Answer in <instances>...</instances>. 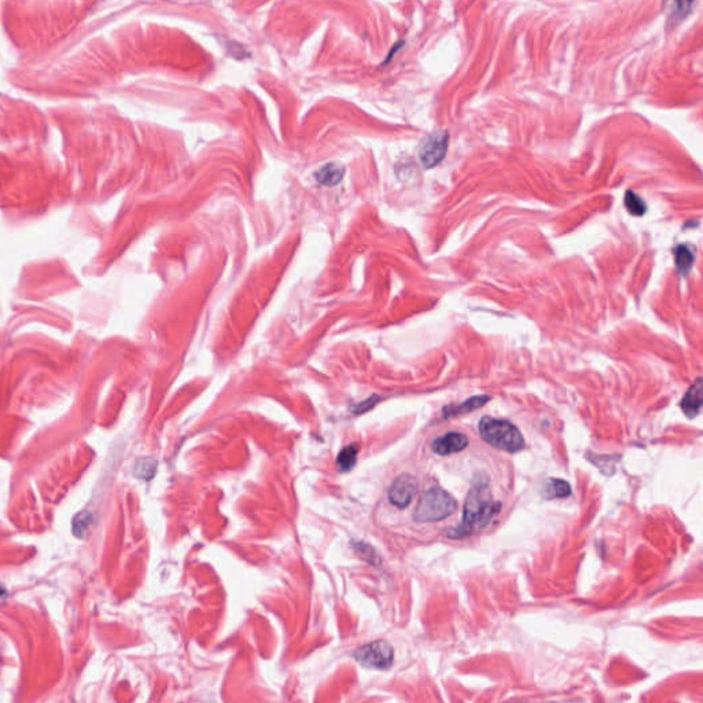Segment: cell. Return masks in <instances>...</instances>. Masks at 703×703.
<instances>
[{
	"mask_svg": "<svg viewBox=\"0 0 703 703\" xmlns=\"http://www.w3.org/2000/svg\"><path fill=\"white\" fill-rule=\"evenodd\" d=\"M501 508L500 503L492 499L489 481L485 475H478L470 487L465 501L463 519L458 527L447 532L451 538H463L482 529L494 514Z\"/></svg>",
	"mask_w": 703,
	"mask_h": 703,
	"instance_id": "cell-1",
	"label": "cell"
},
{
	"mask_svg": "<svg viewBox=\"0 0 703 703\" xmlns=\"http://www.w3.org/2000/svg\"><path fill=\"white\" fill-rule=\"evenodd\" d=\"M478 430L482 440L499 451L514 454L525 447L523 436L508 421L483 417L478 423Z\"/></svg>",
	"mask_w": 703,
	"mask_h": 703,
	"instance_id": "cell-2",
	"label": "cell"
},
{
	"mask_svg": "<svg viewBox=\"0 0 703 703\" xmlns=\"http://www.w3.org/2000/svg\"><path fill=\"white\" fill-rule=\"evenodd\" d=\"M458 508V501L440 486H433L425 492L415 508V521L439 522L452 515Z\"/></svg>",
	"mask_w": 703,
	"mask_h": 703,
	"instance_id": "cell-3",
	"label": "cell"
},
{
	"mask_svg": "<svg viewBox=\"0 0 703 703\" xmlns=\"http://www.w3.org/2000/svg\"><path fill=\"white\" fill-rule=\"evenodd\" d=\"M355 660L370 669L386 671L393 664V649L385 640H375L368 643L360 649H357L353 654Z\"/></svg>",
	"mask_w": 703,
	"mask_h": 703,
	"instance_id": "cell-4",
	"label": "cell"
},
{
	"mask_svg": "<svg viewBox=\"0 0 703 703\" xmlns=\"http://www.w3.org/2000/svg\"><path fill=\"white\" fill-rule=\"evenodd\" d=\"M450 135L445 131H437L428 135L419 145L418 156L426 169H432L443 162L447 156Z\"/></svg>",
	"mask_w": 703,
	"mask_h": 703,
	"instance_id": "cell-5",
	"label": "cell"
},
{
	"mask_svg": "<svg viewBox=\"0 0 703 703\" xmlns=\"http://www.w3.org/2000/svg\"><path fill=\"white\" fill-rule=\"evenodd\" d=\"M419 483L410 474L399 475L389 487V500L397 508H407L418 494Z\"/></svg>",
	"mask_w": 703,
	"mask_h": 703,
	"instance_id": "cell-6",
	"label": "cell"
},
{
	"mask_svg": "<svg viewBox=\"0 0 703 703\" xmlns=\"http://www.w3.org/2000/svg\"><path fill=\"white\" fill-rule=\"evenodd\" d=\"M469 439L465 434L457 433V432H450L444 436L437 437L432 443V450L437 455L448 457V455H454V454H459V452L465 451L469 447Z\"/></svg>",
	"mask_w": 703,
	"mask_h": 703,
	"instance_id": "cell-7",
	"label": "cell"
},
{
	"mask_svg": "<svg viewBox=\"0 0 703 703\" xmlns=\"http://www.w3.org/2000/svg\"><path fill=\"white\" fill-rule=\"evenodd\" d=\"M703 406V378H698L686 393L682 408L689 417H694Z\"/></svg>",
	"mask_w": 703,
	"mask_h": 703,
	"instance_id": "cell-8",
	"label": "cell"
},
{
	"mask_svg": "<svg viewBox=\"0 0 703 703\" xmlns=\"http://www.w3.org/2000/svg\"><path fill=\"white\" fill-rule=\"evenodd\" d=\"M345 176V167L338 162H330L322 167L316 174L315 178L320 185L333 187L337 186Z\"/></svg>",
	"mask_w": 703,
	"mask_h": 703,
	"instance_id": "cell-9",
	"label": "cell"
},
{
	"mask_svg": "<svg viewBox=\"0 0 703 703\" xmlns=\"http://www.w3.org/2000/svg\"><path fill=\"white\" fill-rule=\"evenodd\" d=\"M489 400H490L489 396H474V397L463 401L459 406H448V407H445L444 408V417L445 418H452V417H459V415L470 414V412L483 407Z\"/></svg>",
	"mask_w": 703,
	"mask_h": 703,
	"instance_id": "cell-10",
	"label": "cell"
},
{
	"mask_svg": "<svg viewBox=\"0 0 703 703\" xmlns=\"http://www.w3.org/2000/svg\"><path fill=\"white\" fill-rule=\"evenodd\" d=\"M359 457V445L352 444L344 448L337 458V468L342 472H348L356 466Z\"/></svg>",
	"mask_w": 703,
	"mask_h": 703,
	"instance_id": "cell-11",
	"label": "cell"
},
{
	"mask_svg": "<svg viewBox=\"0 0 703 703\" xmlns=\"http://www.w3.org/2000/svg\"><path fill=\"white\" fill-rule=\"evenodd\" d=\"M695 0H668L669 18L672 22L684 19L693 10Z\"/></svg>",
	"mask_w": 703,
	"mask_h": 703,
	"instance_id": "cell-12",
	"label": "cell"
},
{
	"mask_svg": "<svg viewBox=\"0 0 703 703\" xmlns=\"http://www.w3.org/2000/svg\"><path fill=\"white\" fill-rule=\"evenodd\" d=\"M353 548L356 551V554L366 562H368L370 565L373 566H377L379 567L382 565V559L379 556V554L375 551L374 547H371L370 544L364 543V541H355L353 543Z\"/></svg>",
	"mask_w": 703,
	"mask_h": 703,
	"instance_id": "cell-13",
	"label": "cell"
},
{
	"mask_svg": "<svg viewBox=\"0 0 703 703\" xmlns=\"http://www.w3.org/2000/svg\"><path fill=\"white\" fill-rule=\"evenodd\" d=\"M571 492L570 485L563 479L551 478L545 483V497H566Z\"/></svg>",
	"mask_w": 703,
	"mask_h": 703,
	"instance_id": "cell-14",
	"label": "cell"
},
{
	"mask_svg": "<svg viewBox=\"0 0 703 703\" xmlns=\"http://www.w3.org/2000/svg\"><path fill=\"white\" fill-rule=\"evenodd\" d=\"M92 526V514L88 511L80 512L73 519V533L74 536L83 537L88 533V527Z\"/></svg>",
	"mask_w": 703,
	"mask_h": 703,
	"instance_id": "cell-15",
	"label": "cell"
},
{
	"mask_svg": "<svg viewBox=\"0 0 703 703\" xmlns=\"http://www.w3.org/2000/svg\"><path fill=\"white\" fill-rule=\"evenodd\" d=\"M625 207L633 216H643L647 211L644 201L632 191H628L625 196Z\"/></svg>",
	"mask_w": 703,
	"mask_h": 703,
	"instance_id": "cell-16",
	"label": "cell"
},
{
	"mask_svg": "<svg viewBox=\"0 0 703 703\" xmlns=\"http://www.w3.org/2000/svg\"><path fill=\"white\" fill-rule=\"evenodd\" d=\"M675 257H676V264H678V268L680 269V272L687 273L694 262V255H693L691 250L687 249L686 246H679L676 249Z\"/></svg>",
	"mask_w": 703,
	"mask_h": 703,
	"instance_id": "cell-17",
	"label": "cell"
},
{
	"mask_svg": "<svg viewBox=\"0 0 703 703\" xmlns=\"http://www.w3.org/2000/svg\"><path fill=\"white\" fill-rule=\"evenodd\" d=\"M154 470H156V461L153 459H143V461H139L134 469V474L139 478H145V479H149L153 476L154 474Z\"/></svg>",
	"mask_w": 703,
	"mask_h": 703,
	"instance_id": "cell-18",
	"label": "cell"
},
{
	"mask_svg": "<svg viewBox=\"0 0 703 703\" xmlns=\"http://www.w3.org/2000/svg\"><path fill=\"white\" fill-rule=\"evenodd\" d=\"M379 400H381V397H378V396H373V397H370V399L364 400L363 403L357 404V406L353 408V412H355V414H364V412H367L368 410H371L373 407H375V404H377Z\"/></svg>",
	"mask_w": 703,
	"mask_h": 703,
	"instance_id": "cell-19",
	"label": "cell"
}]
</instances>
